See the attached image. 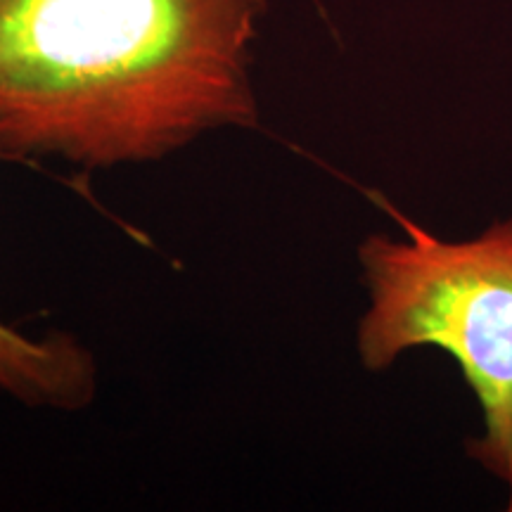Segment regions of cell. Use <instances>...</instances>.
Instances as JSON below:
<instances>
[{"instance_id":"1","label":"cell","mask_w":512,"mask_h":512,"mask_svg":"<svg viewBox=\"0 0 512 512\" xmlns=\"http://www.w3.org/2000/svg\"><path fill=\"white\" fill-rule=\"evenodd\" d=\"M264 0H0V159L152 164L259 126Z\"/></svg>"},{"instance_id":"2","label":"cell","mask_w":512,"mask_h":512,"mask_svg":"<svg viewBox=\"0 0 512 512\" xmlns=\"http://www.w3.org/2000/svg\"><path fill=\"white\" fill-rule=\"evenodd\" d=\"M373 197L403 238L375 233L358 245L368 292L358 358L370 373L422 347L456 358L484 413L486 434L470 441V456L498 475L512 453V219L451 242Z\"/></svg>"},{"instance_id":"3","label":"cell","mask_w":512,"mask_h":512,"mask_svg":"<svg viewBox=\"0 0 512 512\" xmlns=\"http://www.w3.org/2000/svg\"><path fill=\"white\" fill-rule=\"evenodd\" d=\"M98 361L72 332L31 337L0 320V394L36 411L79 413L98 396Z\"/></svg>"},{"instance_id":"4","label":"cell","mask_w":512,"mask_h":512,"mask_svg":"<svg viewBox=\"0 0 512 512\" xmlns=\"http://www.w3.org/2000/svg\"><path fill=\"white\" fill-rule=\"evenodd\" d=\"M498 477H503L505 482H508V489H510V501H508V510L512 512V453L505 460V465L501 467V472H498Z\"/></svg>"}]
</instances>
